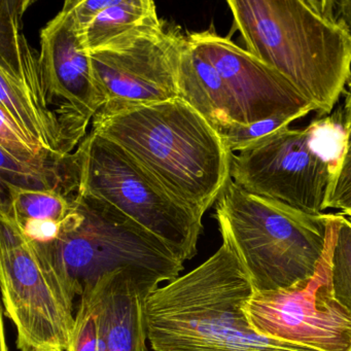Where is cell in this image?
<instances>
[{"mask_svg": "<svg viewBox=\"0 0 351 351\" xmlns=\"http://www.w3.org/2000/svg\"><path fill=\"white\" fill-rule=\"evenodd\" d=\"M73 199L44 191L18 190L1 182L0 213H7L17 223L27 221L62 223L73 208Z\"/></svg>", "mask_w": 351, "mask_h": 351, "instance_id": "obj_18", "label": "cell"}, {"mask_svg": "<svg viewBox=\"0 0 351 351\" xmlns=\"http://www.w3.org/2000/svg\"><path fill=\"white\" fill-rule=\"evenodd\" d=\"M189 38L204 53L223 80L236 124L274 118L295 120L316 112L315 106L276 69L213 30Z\"/></svg>", "mask_w": 351, "mask_h": 351, "instance_id": "obj_13", "label": "cell"}, {"mask_svg": "<svg viewBox=\"0 0 351 351\" xmlns=\"http://www.w3.org/2000/svg\"><path fill=\"white\" fill-rule=\"evenodd\" d=\"M243 310L263 336L317 351H351V315L332 295L328 233L311 278L279 291H254Z\"/></svg>", "mask_w": 351, "mask_h": 351, "instance_id": "obj_9", "label": "cell"}, {"mask_svg": "<svg viewBox=\"0 0 351 351\" xmlns=\"http://www.w3.org/2000/svg\"><path fill=\"white\" fill-rule=\"evenodd\" d=\"M336 170L311 143L309 127L285 128L233 154L230 176L246 192L310 215L326 210Z\"/></svg>", "mask_w": 351, "mask_h": 351, "instance_id": "obj_8", "label": "cell"}, {"mask_svg": "<svg viewBox=\"0 0 351 351\" xmlns=\"http://www.w3.org/2000/svg\"><path fill=\"white\" fill-rule=\"evenodd\" d=\"M349 219H351V217H349Z\"/></svg>", "mask_w": 351, "mask_h": 351, "instance_id": "obj_27", "label": "cell"}, {"mask_svg": "<svg viewBox=\"0 0 351 351\" xmlns=\"http://www.w3.org/2000/svg\"><path fill=\"white\" fill-rule=\"evenodd\" d=\"M328 5L332 19L351 38V0H328Z\"/></svg>", "mask_w": 351, "mask_h": 351, "instance_id": "obj_24", "label": "cell"}, {"mask_svg": "<svg viewBox=\"0 0 351 351\" xmlns=\"http://www.w3.org/2000/svg\"><path fill=\"white\" fill-rule=\"evenodd\" d=\"M151 0H116L81 34L88 52L163 25Z\"/></svg>", "mask_w": 351, "mask_h": 351, "instance_id": "obj_17", "label": "cell"}, {"mask_svg": "<svg viewBox=\"0 0 351 351\" xmlns=\"http://www.w3.org/2000/svg\"><path fill=\"white\" fill-rule=\"evenodd\" d=\"M295 121L297 120L293 118H274L250 125L232 124L223 129L219 135L228 149L232 154H236L269 135L289 128Z\"/></svg>", "mask_w": 351, "mask_h": 351, "instance_id": "obj_20", "label": "cell"}, {"mask_svg": "<svg viewBox=\"0 0 351 351\" xmlns=\"http://www.w3.org/2000/svg\"><path fill=\"white\" fill-rule=\"evenodd\" d=\"M335 209H339V210H341V213L346 215V217H351V193L347 195V196L337 205Z\"/></svg>", "mask_w": 351, "mask_h": 351, "instance_id": "obj_26", "label": "cell"}, {"mask_svg": "<svg viewBox=\"0 0 351 351\" xmlns=\"http://www.w3.org/2000/svg\"><path fill=\"white\" fill-rule=\"evenodd\" d=\"M69 351H99L97 313L89 291L80 297L75 326Z\"/></svg>", "mask_w": 351, "mask_h": 351, "instance_id": "obj_21", "label": "cell"}, {"mask_svg": "<svg viewBox=\"0 0 351 351\" xmlns=\"http://www.w3.org/2000/svg\"><path fill=\"white\" fill-rule=\"evenodd\" d=\"M186 36L165 24L89 53L94 80L114 112L180 97L178 73Z\"/></svg>", "mask_w": 351, "mask_h": 351, "instance_id": "obj_10", "label": "cell"}, {"mask_svg": "<svg viewBox=\"0 0 351 351\" xmlns=\"http://www.w3.org/2000/svg\"><path fill=\"white\" fill-rule=\"evenodd\" d=\"M328 215L246 192L231 178L215 202L223 243L256 293L287 289L315 274L328 242Z\"/></svg>", "mask_w": 351, "mask_h": 351, "instance_id": "obj_4", "label": "cell"}, {"mask_svg": "<svg viewBox=\"0 0 351 351\" xmlns=\"http://www.w3.org/2000/svg\"><path fill=\"white\" fill-rule=\"evenodd\" d=\"M252 293L245 271L223 243L147 298V340L155 351H317L256 332L243 310Z\"/></svg>", "mask_w": 351, "mask_h": 351, "instance_id": "obj_1", "label": "cell"}, {"mask_svg": "<svg viewBox=\"0 0 351 351\" xmlns=\"http://www.w3.org/2000/svg\"><path fill=\"white\" fill-rule=\"evenodd\" d=\"M92 131L122 147L176 198L203 217L231 178L221 135L182 98L97 112Z\"/></svg>", "mask_w": 351, "mask_h": 351, "instance_id": "obj_2", "label": "cell"}, {"mask_svg": "<svg viewBox=\"0 0 351 351\" xmlns=\"http://www.w3.org/2000/svg\"><path fill=\"white\" fill-rule=\"evenodd\" d=\"M246 51L287 77L319 114H330L351 80V38L328 0H229Z\"/></svg>", "mask_w": 351, "mask_h": 351, "instance_id": "obj_3", "label": "cell"}, {"mask_svg": "<svg viewBox=\"0 0 351 351\" xmlns=\"http://www.w3.org/2000/svg\"><path fill=\"white\" fill-rule=\"evenodd\" d=\"M0 282L5 315L20 351H69L75 326L73 297L50 242L26 237L0 213Z\"/></svg>", "mask_w": 351, "mask_h": 351, "instance_id": "obj_6", "label": "cell"}, {"mask_svg": "<svg viewBox=\"0 0 351 351\" xmlns=\"http://www.w3.org/2000/svg\"><path fill=\"white\" fill-rule=\"evenodd\" d=\"M29 1L3 0L0 8L1 106L16 124L49 151L71 154L43 81L40 57L22 34Z\"/></svg>", "mask_w": 351, "mask_h": 351, "instance_id": "obj_11", "label": "cell"}, {"mask_svg": "<svg viewBox=\"0 0 351 351\" xmlns=\"http://www.w3.org/2000/svg\"><path fill=\"white\" fill-rule=\"evenodd\" d=\"M40 48L43 81L71 151L106 100L94 80L71 0L40 32Z\"/></svg>", "mask_w": 351, "mask_h": 351, "instance_id": "obj_12", "label": "cell"}, {"mask_svg": "<svg viewBox=\"0 0 351 351\" xmlns=\"http://www.w3.org/2000/svg\"><path fill=\"white\" fill-rule=\"evenodd\" d=\"M0 182L18 190L44 191L73 199L80 191L75 154L45 151L26 160H15L3 152Z\"/></svg>", "mask_w": 351, "mask_h": 351, "instance_id": "obj_16", "label": "cell"}, {"mask_svg": "<svg viewBox=\"0 0 351 351\" xmlns=\"http://www.w3.org/2000/svg\"><path fill=\"white\" fill-rule=\"evenodd\" d=\"M75 154L80 192L120 211L161 240L182 262L196 256L202 217L122 147L91 131Z\"/></svg>", "mask_w": 351, "mask_h": 351, "instance_id": "obj_7", "label": "cell"}, {"mask_svg": "<svg viewBox=\"0 0 351 351\" xmlns=\"http://www.w3.org/2000/svg\"><path fill=\"white\" fill-rule=\"evenodd\" d=\"M328 236L332 295L351 315V219L341 213H330Z\"/></svg>", "mask_w": 351, "mask_h": 351, "instance_id": "obj_19", "label": "cell"}, {"mask_svg": "<svg viewBox=\"0 0 351 351\" xmlns=\"http://www.w3.org/2000/svg\"><path fill=\"white\" fill-rule=\"evenodd\" d=\"M114 1L116 0H71L73 15L81 34L87 29L99 14L114 5Z\"/></svg>", "mask_w": 351, "mask_h": 351, "instance_id": "obj_23", "label": "cell"}, {"mask_svg": "<svg viewBox=\"0 0 351 351\" xmlns=\"http://www.w3.org/2000/svg\"><path fill=\"white\" fill-rule=\"evenodd\" d=\"M178 87L180 98L206 119L219 134L236 124L233 106L221 75L189 36L180 57Z\"/></svg>", "mask_w": 351, "mask_h": 351, "instance_id": "obj_15", "label": "cell"}, {"mask_svg": "<svg viewBox=\"0 0 351 351\" xmlns=\"http://www.w3.org/2000/svg\"><path fill=\"white\" fill-rule=\"evenodd\" d=\"M351 193V143L335 174L326 197V209L336 208L337 205Z\"/></svg>", "mask_w": 351, "mask_h": 351, "instance_id": "obj_22", "label": "cell"}, {"mask_svg": "<svg viewBox=\"0 0 351 351\" xmlns=\"http://www.w3.org/2000/svg\"><path fill=\"white\" fill-rule=\"evenodd\" d=\"M86 291L97 313L99 351H147V295L131 275L110 273Z\"/></svg>", "mask_w": 351, "mask_h": 351, "instance_id": "obj_14", "label": "cell"}, {"mask_svg": "<svg viewBox=\"0 0 351 351\" xmlns=\"http://www.w3.org/2000/svg\"><path fill=\"white\" fill-rule=\"evenodd\" d=\"M73 297L125 271L149 297L180 276L184 263L166 244L104 201L80 192L52 241Z\"/></svg>", "mask_w": 351, "mask_h": 351, "instance_id": "obj_5", "label": "cell"}, {"mask_svg": "<svg viewBox=\"0 0 351 351\" xmlns=\"http://www.w3.org/2000/svg\"><path fill=\"white\" fill-rule=\"evenodd\" d=\"M343 120H344V128L346 131L347 141H348L349 145L351 143V80L350 89L347 94L344 108H343Z\"/></svg>", "mask_w": 351, "mask_h": 351, "instance_id": "obj_25", "label": "cell"}]
</instances>
